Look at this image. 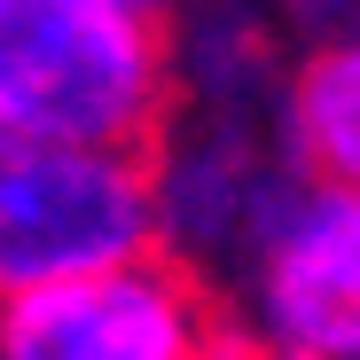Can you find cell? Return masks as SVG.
<instances>
[{"label":"cell","mask_w":360,"mask_h":360,"mask_svg":"<svg viewBox=\"0 0 360 360\" xmlns=\"http://www.w3.org/2000/svg\"><path fill=\"white\" fill-rule=\"evenodd\" d=\"M172 117V32L110 0H0V126L157 157Z\"/></svg>","instance_id":"cell-1"},{"label":"cell","mask_w":360,"mask_h":360,"mask_svg":"<svg viewBox=\"0 0 360 360\" xmlns=\"http://www.w3.org/2000/svg\"><path fill=\"white\" fill-rule=\"evenodd\" d=\"M165 251L157 157L0 126V297Z\"/></svg>","instance_id":"cell-2"},{"label":"cell","mask_w":360,"mask_h":360,"mask_svg":"<svg viewBox=\"0 0 360 360\" xmlns=\"http://www.w3.org/2000/svg\"><path fill=\"white\" fill-rule=\"evenodd\" d=\"M227 321V290L212 274L149 251L110 274L0 297V360H204Z\"/></svg>","instance_id":"cell-3"},{"label":"cell","mask_w":360,"mask_h":360,"mask_svg":"<svg viewBox=\"0 0 360 360\" xmlns=\"http://www.w3.org/2000/svg\"><path fill=\"white\" fill-rule=\"evenodd\" d=\"M235 297H251V329L266 345L360 360V188L297 180Z\"/></svg>","instance_id":"cell-4"},{"label":"cell","mask_w":360,"mask_h":360,"mask_svg":"<svg viewBox=\"0 0 360 360\" xmlns=\"http://www.w3.org/2000/svg\"><path fill=\"white\" fill-rule=\"evenodd\" d=\"M282 24L274 0H188L172 24V71L188 110H235V117H282L290 71H282Z\"/></svg>","instance_id":"cell-5"},{"label":"cell","mask_w":360,"mask_h":360,"mask_svg":"<svg viewBox=\"0 0 360 360\" xmlns=\"http://www.w3.org/2000/svg\"><path fill=\"white\" fill-rule=\"evenodd\" d=\"M282 141L306 180L360 188V47H306L290 63Z\"/></svg>","instance_id":"cell-6"},{"label":"cell","mask_w":360,"mask_h":360,"mask_svg":"<svg viewBox=\"0 0 360 360\" xmlns=\"http://www.w3.org/2000/svg\"><path fill=\"white\" fill-rule=\"evenodd\" d=\"M204 360H274V345H266L251 321H227V329L212 337V352H204Z\"/></svg>","instance_id":"cell-7"},{"label":"cell","mask_w":360,"mask_h":360,"mask_svg":"<svg viewBox=\"0 0 360 360\" xmlns=\"http://www.w3.org/2000/svg\"><path fill=\"white\" fill-rule=\"evenodd\" d=\"M110 8H126V16H141V24L172 32V24H180V8H188V0H110Z\"/></svg>","instance_id":"cell-8"},{"label":"cell","mask_w":360,"mask_h":360,"mask_svg":"<svg viewBox=\"0 0 360 360\" xmlns=\"http://www.w3.org/2000/svg\"><path fill=\"white\" fill-rule=\"evenodd\" d=\"M274 360H321V352H282V345H274Z\"/></svg>","instance_id":"cell-9"}]
</instances>
